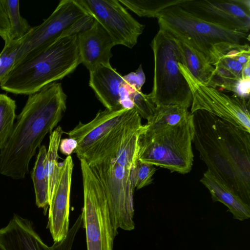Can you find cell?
<instances>
[{"instance_id":"obj_3","label":"cell","mask_w":250,"mask_h":250,"mask_svg":"<svg viewBox=\"0 0 250 250\" xmlns=\"http://www.w3.org/2000/svg\"><path fill=\"white\" fill-rule=\"evenodd\" d=\"M157 19L159 28L202 53L213 66L239 47L243 40H249V33L229 29L197 18L178 4L166 8Z\"/></svg>"},{"instance_id":"obj_8","label":"cell","mask_w":250,"mask_h":250,"mask_svg":"<svg viewBox=\"0 0 250 250\" xmlns=\"http://www.w3.org/2000/svg\"><path fill=\"white\" fill-rule=\"evenodd\" d=\"M80 161L83 193L82 225L85 230L87 250H113L117 234L112 225L104 192L85 160Z\"/></svg>"},{"instance_id":"obj_16","label":"cell","mask_w":250,"mask_h":250,"mask_svg":"<svg viewBox=\"0 0 250 250\" xmlns=\"http://www.w3.org/2000/svg\"><path fill=\"white\" fill-rule=\"evenodd\" d=\"M81 63L89 71L100 65L110 64L114 42L95 20L92 24L77 34Z\"/></svg>"},{"instance_id":"obj_31","label":"cell","mask_w":250,"mask_h":250,"mask_svg":"<svg viewBox=\"0 0 250 250\" xmlns=\"http://www.w3.org/2000/svg\"><path fill=\"white\" fill-rule=\"evenodd\" d=\"M83 224L82 213L70 229L65 237L58 242H54L47 250H71L75 238Z\"/></svg>"},{"instance_id":"obj_35","label":"cell","mask_w":250,"mask_h":250,"mask_svg":"<svg viewBox=\"0 0 250 250\" xmlns=\"http://www.w3.org/2000/svg\"><path fill=\"white\" fill-rule=\"evenodd\" d=\"M219 62L237 77L242 79V73L244 64L227 57H222Z\"/></svg>"},{"instance_id":"obj_19","label":"cell","mask_w":250,"mask_h":250,"mask_svg":"<svg viewBox=\"0 0 250 250\" xmlns=\"http://www.w3.org/2000/svg\"><path fill=\"white\" fill-rule=\"evenodd\" d=\"M209 190L213 202L223 203L234 219L243 221L250 217V206L207 170L200 180Z\"/></svg>"},{"instance_id":"obj_20","label":"cell","mask_w":250,"mask_h":250,"mask_svg":"<svg viewBox=\"0 0 250 250\" xmlns=\"http://www.w3.org/2000/svg\"><path fill=\"white\" fill-rule=\"evenodd\" d=\"M175 39L181 54V63L188 68L195 78L208 85L213 76L214 66L208 62L202 53L186 43Z\"/></svg>"},{"instance_id":"obj_9","label":"cell","mask_w":250,"mask_h":250,"mask_svg":"<svg viewBox=\"0 0 250 250\" xmlns=\"http://www.w3.org/2000/svg\"><path fill=\"white\" fill-rule=\"evenodd\" d=\"M193 143L200 159L217 179L250 206V198L243 191L220 142L215 125V116L203 110L193 113Z\"/></svg>"},{"instance_id":"obj_37","label":"cell","mask_w":250,"mask_h":250,"mask_svg":"<svg viewBox=\"0 0 250 250\" xmlns=\"http://www.w3.org/2000/svg\"><path fill=\"white\" fill-rule=\"evenodd\" d=\"M242 77L243 80H250V61H248L244 64Z\"/></svg>"},{"instance_id":"obj_32","label":"cell","mask_w":250,"mask_h":250,"mask_svg":"<svg viewBox=\"0 0 250 250\" xmlns=\"http://www.w3.org/2000/svg\"><path fill=\"white\" fill-rule=\"evenodd\" d=\"M125 83L137 90H141L146 81V76L142 65H140L135 72H130L123 76Z\"/></svg>"},{"instance_id":"obj_13","label":"cell","mask_w":250,"mask_h":250,"mask_svg":"<svg viewBox=\"0 0 250 250\" xmlns=\"http://www.w3.org/2000/svg\"><path fill=\"white\" fill-rule=\"evenodd\" d=\"M215 125L240 184L250 198V132L216 116Z\"/></svg>"},{"instance_id":"obj_36","label":"cell","mask_w":250,"mask_h":250,"mask_svg":"<svg viewBox=\"0 0 250 250\" xmlns=\"http://www.w3.org/2000/svg\"><path fill=\"white\" fill-rule=\"evenodd\" d=\"M77 142L74 139L66 138L61 139L59 149L60 152L67 156H71L77 147Z\"/></svg>"},{"instance_id":"obj_10","label":"cell","mask_w":250,"mask_h":250,"mask_svg":"<svg viewBox=\"0 0 250 250\" xmlns=\"http://www.w3.org/2000/svg\"><path fill=\"white\" fill-rule=\"evenodd\" d=\"M180 72L192 94L190 113L203 110L250 132L249 102L234 95H228L195 78L179 62Z\"/></svg>"},{"instance_id":"obj_17","label":"cell","mask_w":250,"mask_h":250,"mask_svg":"<svg viewBox=\"0 0 250 250\" xmlns=\"http://www.w3.org/2000/svg\"><path fill=\"white\" fill-rule=\"evenodd\" d=\"M124 83L123 76L111 64L100 65L89 71V86L108 110L124 108L121 104V89Z\"/></svg>"},{"instance_id":"obj_34","label":"cell","mask_w":250,"mask_h":250,"mask_svg":"<svg viewBox=\"0 0 250 250\" xmlns=\"http://www.w3.org/2000/svg\"><path fill=\"white\" fill-rule=\"evenodd\" d=\"M10 26L2 0H0V36L5 42L11 41Z\"/></svg>"},{"instance_id":"obj_18","label":"cell","mask_w":250,"mask_h":250,"mask_svg":"<svg viewBox=\"0 0 250 250\" xmlns=\"http://www.w3.org/2000/svg\"><path fill=\"white\" fill-rule=\"evenodd\" d=\"M0 242L6 250H47L48 247L31 222L17 214L0 229Z\"/></svg>"},{"instance_id":"obj_2","label":"cell","mask_w":250,"mask_h":250,"mask_svg":"<svg viewBox=\"0 0 250 250\" xmlns=\"http://www.w3.org/2000/svg\"><path fill=\"white\" fill-rule=\"evenodd\" d=\"M80 63L77 34L67 36L31 59L15 65L0 86L8 92L29 95L68 75Z\"/></svg>"},{"instance_id":"obj_12","label":"cell","mask_w":250,"mask_h":250,"mask_svg":"<svg viewBox=\"0 0 250 250\" xmlns=\"http://www.w3.org/2000/svg\"><path fill=\"white\" fill-rule=\"evenodd\" d=\"M178 5L205 21L232 30L249 32L250 0H184Z\"/></svg>"},{"instance_id":"obj_38","label":"cell","mask_w":250,"mask_h":250,"mask_svg":"<svg viewBox=\"0 0 250 250\" xmlns=\"http://www.w3.org/2000/svg\"><path fill=\"white\" fill-rule=\"evenodd\" d=\"M0 250H6L0 242Z\"/></svg>"},{"instance_id":"obj_15","label":"cell","mask_w":250,"mask_h":250,"mask_svg":"<svg viewBox=\"0 0 250 250\" xmlns=\"http://www.w3.org/2000/svg\"><path fill=\"white\" fill-rule=\"evenodd\" d=\"M59 179L49 206L47 228L54 242L63 239L69 230L70 195L74 163L71 156L62 163Z\"/></svg>"},{"instance_id":"obj_27","label":"cell","mask_w":250,"mask_h":250,"mask_svg":"<svg viewBox=\"0 0 250 250\" xmlns=\"http://www.w3.org/2000/svg\"><path fill=\"white\" fill-rule=\"evenodd\" d=\"M8 16L10 26L11 40L18 41L22 38L31 28L20 12L19 0H2Z\"/></svg>"},{"instance_id":"obj_26","label":"cell","mask_w":250,"mask_h":250,"mask_svg":"<svg viewBox=\"0 0 250 250\" xmlns=\"http://www.w3.org/2000/svg\"><path fill=\"white\" fill-rule=\"evenodd\" d=\"M15 100L0 93V150L3 148L12 133L16 118Z\"/></svg>"},{"instance_id":"obj_5","label":"cell","mask_w":250,"mask_h":250,"mask_svg":"<svg viewBox=\"0 0 250 250\" xmlns=\"http://www.w3.org/2000/svg\"><path fill=\"white\" fill-rule=\"evenodd\" d=\"M151 46L154 57L153 86L149 94L156 106H191L192 94L180 72L181 54L177 41L159 28Z\"/></svg>"},{"instance_id":"obj_1","label":"cell","mask_w":250,"mask_h":250,"mask_svg":"<svg viewBox=\"0 0 250 250\" xmlns=\"http://www.w3.org/2000/svg\"><path fill=\"white\" fill-rule=\"evenodd\" d=\"M67 96L61 83L54 82L28 95L12 133L0 150V173L22 179L29 164L45 135L61 121Z\"/></svg>"},{"instance_id":"obj_14","label":"cell","mask_w":250,"mask_h":250,"mask_svg":"<svg viewBox=\"0 0 250 250\" xmlns=\"http://www.w3.org/2000/svg\"><path fill=\"white\" fill-rule=\"evenodd\" d=\"M136 110L122 108L117 110H99L87 123L80 122L72 130L66 132L68 137L77 142L73 153L79 159L91 147L100 142L112 130L131 117Z\"/></svg>"},{"instance_id":"obj_22","label":"cell","mask_w":250,"mask_h":250,"mask_svg":"<svg viewBox=\"0 0 250 250\" xmlns=\"http://www.w3.org/2000/svg\"><path fill=\"white\" fill-rule=\"evenodd\" d=\"M62 127L58 126L49 135V146L45 161V172L48 181L49 204L58 184L62 167V163H59V145L62 134Z\"/></svg>"},{"instance_id":"obj_29","label":"cell","mask_w":250,"mask_h":250,"mask_svg":"<svg viewBox=\"0 0 250 250\" xmlns=\"http://www.w3.org/2000/svg\"><path fill=\"white\" fill-rule=\"evenodd\" d=\"M20 44L21 40L5 42L0 53V83L14 66Z\"/></svg>"},{"instance_id":"obj_4","label":"cell","mask_w":250,"mask_h":250,"mask_svg":"<svg viewBox=\"0 0 250 250\" xmlns=\"http://www.w3.org/2000/svg\"><path fill=\"white\" fill-rule=\"evenodd\" d=\"M192 115L178 125L146 130L145 125L138 139V160L185 174L193 162Z\"/></svg>"},{"instance_id":"obj_11","label":"cell","mask_w":250,"mask_h":250,"mask_svg":"<svg viewBox=\"0 0 250 250\" xmlns=\"http://www.w3.org/2000/svg\"><path fill=\"white\" fill-rule=\"evenodd\" d=\"M111 38L115 45L132 48L145 25L136 20L118 0H77Z\"/></svg>"},{"instance_id":"obj_21","label":"cell","mask_w":250,"mask_h":250,"mask_svg":"<svg viewBox=\"0 0 250 250\" xmlns=\"http://www.w3.org/2000/svg\"><path fill=\"white\" fill-rule=\"evenodd\" d=\"M214 67L213 76L209 86L231 91L234 95L240 98L249 99L250 80L238 78L219 61Z\"/></svg>"},{"instance_id":"obj_30","label":"cell","mask_w":250,"mask_h":250,"mask_svg":"<svg viewBox=\"0 0 250 250\" xmlns=\"http://www.w3.org/2000/svg\"><path fill=\"white\" fill-rule=\"evenodd\" d=\"M155 167L139 160L133 170V185L134 188L140 189L152 183Z\"/></svg>"},{"instance_id":"obj_33","label":"cell","mask_w":250,"mask_h":250,"mask_svg":"<svg viewBox=\"0 0 250 250\" xmlns=\"http://www.w3.org/2000/svg\"><path fill=\"white\" fill-rule=\"evenodd\" d=\"M224 57L231 58L242 64H245L248 61H250V46L248 44H241Z\"/></svg>"},{"instance_id":"obj_28","label":"cell","mask_w":250,"mask_h":250,"mask_svg":"<svg viewBox=\"0 0 250 250\" xmlns=\"http://www.w3.org/2000/svg\"><path fill=\"white\" fill-rule=\"evenodd\" d=\"M125 85L133 107L141 118L147 120L153 115L156 107L149 94H145L142 90H135L126 84Z\"/></svg>"},{"instance_id":"obj_23","label":"cell","mask_w":250,"mask_h":250,"mask_svg":"<svg viewBox=\"0 0 250 250\" xmlns=\"http://www.w3.org/2000/svg\"><path fill=\"white\" fill-rule=\"evenodd\" d=\"M47 150L45 146H41L33 167L32 179L36 197V204L43 209L44 214L49 206L48 181L45 172V161Z\"/></svg>"},{"instance_id":"obj_6","label":"cell","mask_w":250,"mask_h":250,"mask_svg":"<svg viewBox=\"0 0 250 250\" xmlns=\"http://www.w3.org/2000/svg\"><path fill=\"white\" fill-rule=\"evenodd\" d=\"M94 20L77 0L60 1L46 19L20 39L14 65L31 59L60 39L85 29Z\"/></svg>"},{"instance_id":"obj_24","label":"cell","mask_w":250,"mask_h":250,"mask_svg":"<svg viewBox=\"0 0 250 250\" xmlns=\"http://www.w3.org/2000/svg\"><path fill=\"white\" fill-rule=\"evenodd\" d=\"M190 113L188 108L180 105L156 106L153 115L145 125L146 130L178 125L184 121Z\"/></svg>"},{"instance_id":"obj_25","label":"cell","mask_w":250,"mask_h":250,"mask_svg":"<svg viewBox=\"0 0 250 250\" xmlns=\"http://www.w3.org/2000/svg\"><path fill=\"white\" fill-rule=\"evenodd\" d=\"M122 5L140 17L158 18L167 7L182 3L184 0H118Z\"/></svg>"},{"instance_id":"obj_7","label":"cell","mask_w":250,"mask_h":250,"mask_svg":"<svg viewBox=\"0 0 250 250\" xmlns=\"http://www.w3.org/2000/svg\"><path fill=\"white\" fill-rule=\"evenodd\" d=\"M104 192L114 231L134 229L133 170L120 164L110 155L87 163Z\"/></svg>"}]
</instances>
